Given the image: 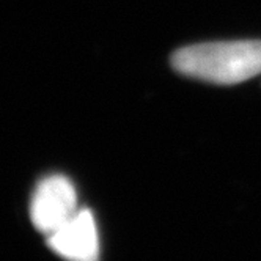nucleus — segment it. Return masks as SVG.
<instances>
[{
	"label": "nucleus",
	"mask_w": 261,
	"mask_h": 261,
	"mask_svg": "<svg viewBox=\"0 0 261 261\" xmlns=\"http://www.w3.org/2000/svg\"><path fill=\"white\" fill-rule=\"evenodd\" d=\"M172 66L182 76L234 85L261 74V40L188 46L172 55Z\"/></svg>",
	"instance_id": "nucleus-1"
},
{
	"label": "nucleus",
	"mask_w": 261,
	"mask_h": 261,
	"mask_svg": "<svg viewBox=\"0 0 261 261\" xmlns=\"http://www.w3.org/2000/svg\"><path fill=\"white\" fill-rule=\"evenodd\" d=\"M77 211V192L66 176L50 175L38 182L30 201V219L38 231L52 234Z\"/></svg>",
	"instance_id": "nucleus-2"
},
{
	"label": "nucleus",
	"mask_w": 261,
	"mask_h": 261,
	"mask_svg": "<svg viewBox=\"0 0 261 261\" xmlns=\"http://www.w3.org/2000/svg\"><path fill=\"white\" fill-rule=\"evenodd\" d=\"M47 242L66 261H99L98 227L88 210H79L63 227L47 236Z\"/></svg>",
	"instance_id": "nucleus-3"
}]
</instances>
